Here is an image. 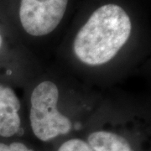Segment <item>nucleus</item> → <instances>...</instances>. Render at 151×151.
<instances>
[{
  "label": "nucleus",
  "mask_w": 151,
  "mask_h": 151,
  "mask_svg": "<svg viewBox=\"0 0 151 151\" xmlns=\"http://www.w3.org/2000/svg\"><path fill=\"white\" fill-rule=\"evenodd\" d=\"M132 24L122 7L105 4L95 10L79 29L73 51L81 62L92 66L104 65L128 41Z\"/></svg>",
  "instance_id": "1"
},
{
  "label": "nucleus",
  "mask_w": 151,
  "mask_h": 151,
  "mask_svg": "<svg viewBox=\"0 0 151 151\" xmlns=\"http://www.w3.org/2000/svg\"><path fill=\"white\" fill-rule=\"evenodd\" d=\"M59 88L51 81L39 83L30 97L29 120L34 135L39 140L49 142L69 134L72 124L58 109Z\"/></svg>",
  "instance_id": "2"
},
{
  "label": "nucleus",
  "mask_w": 151,
  "mask_h": 151,
  "mask_svg": "<svg viewBox=\"0 0 151 151\" xmlns=\"http://www.w3.org/2000/svg\"><path fill=\"white\" fill-rule=\"evenodd\" d=\"M68 0H21L19 19L25 32L44 36L59 25L65 14Z\"/></svg>",
  "instance_id": "3"
},
{
  "label": "nucleus",
  "mask_w": 151,
  "mask_h": 151,
  "mask_svg": "<svg viewBox=\"0 0 151 151\" xmlns=\"http://www.w3.org/2000/svg\"><path fill=\"white\" fill-rule=\"evenodd\" d=\"M20 101L9 86L0 83V137L9 138L19 133L21 120Z\"/></svg>",
  "instance_id": "4"
},
{
  "label": "nucleus",
  "mask_w": 151,
  "mask_h": 151,
  "mask_svg": "<svg viewBox=\"0 0 151 151\" xmlns=\"http://www.w3.org/2000/svg\"><path fill=\"white\" fill-rule=\"evenodd\" d=\"M86 143L93 151H135L122 135L107 130L91 133L87 137Z\"/></svg>",
  "instance_id": "5"
},
{
  "label": "nucleus",
  "mask_w": 151,
  "mask_h": 151,
  "mask_svg": "<svg viewBox=\"0 0 151 151\" xmlns=\"http://www.w3.org/2000/svg\"><path fill=\"white\" fill-rule=\"evenodd\" d=\"M57 151H93L88 145L86 141L73 138L62 143L58 148Z\"/></svg>",
  "instance_id": "6"
},
{
  "label": "nucleus",
  "mask_w": 151,
  "mask_h": 151,
  "mask_svg": "<svg viewBox=\"0 0 151 151\" xmlns=\"http://www.w3.org/2000/svg\"><path fill=\"white\" fill-rule=\"evenodd\" d=\"M0 151H35L22 142H12L9 144L0 142Z\"/></svg>",
  "instance_id": "7"
},
{
  "label": "nucleus",
  "mask_w": 151,
  "mask_h": 151,
  "mask_svg": "<svg viewBox=\"0 0 151 151\" xmlns=\"http://www.w3.org/2000/svg\"><path fill=\"white\" fill-rule=\"evenodd\" d=\"M2 43H3V40H2L1 35H0V48H1V46H2Z\"/></svg>",
  "instance_id": "8"
}]
</instances>
